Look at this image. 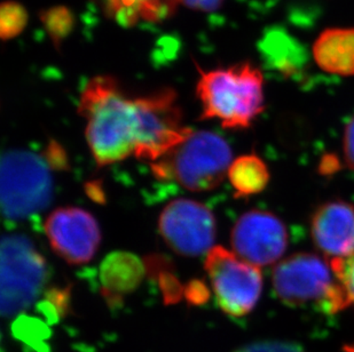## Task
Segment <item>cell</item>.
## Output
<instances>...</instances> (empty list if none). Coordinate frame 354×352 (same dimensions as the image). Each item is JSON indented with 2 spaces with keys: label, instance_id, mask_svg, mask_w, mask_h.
Segmentation results:
<instances>
[{
  "label": "cell",
  "instance_id": "1",
  "mask_svg": "<svg viewBox=\"0 0 354 352\" xmlns=\"http://www.w3.org/2000/svg\"><path fill=\"white\" fill-rule=\"evenodd\" d=\"M78 113L86 120L87 143L99 166L118 163L131 155L154 163L192 133L183 125L172 88L131 97L111 76L87 81Z\"/></svg>",
  "mask_w": 354,
  "mask_h": 352
},
{
  "label": "cell",
  "instance_id": "2",
  "mask_svg": "<svg viewBox=\"0 0 354 352\" xmlns=\"http://www.w3.org/2000/svg\"><path fill=\"white\" fill-rule=\"evenodd\" d=\"M196 93L201 119H218L225 128H248L265 109L264 76L250 62L200 70Z\"/></svg>",
  "mask_w": 354,
  "mask_h": 352
},
{
  "label": "cell",
  "instance_id": "3",
  "mask_svg": "<svg viewBox=\"0 0 354 352\" xmlns=\"http://www.w3.org/2000/svg\"><path fill=\"white\" fill-rule=\"evenodd\" d=\"M231 146L218 134L197 130L151 164L155 176L172 179L185 189L201 193L214 189L227 175Z\"/></svg>",
  "mask_w": 354,
  "mask_h": 352
},
{
  "label": "cell",
  "instance_id": "4",
  "mask_svg": "<svg viewBox=\"0 0 354 352\" xmlns=\"http://www.w3.org/2000/svg\"><path fill=\"white\" fill-rule=\"evenodd\" d=\"M1 210L10 221H24L50 205L53 181L44 157L10 150L1 158Z\"/></svg>",
  "mask_w": 354,
  "mask_h": 352
},
{
  "label": "cell",
  "instance_id": "5",
  "mask_svg": "<svg viewBox=\"0 0 354 352\" xmlns=\"http://www.w3.org/2000/svg\"><path fill=\"white\" fill-rule=\"evenodd\" d=\"M47 278L45 259L24 235H7L1 240V315L24 313L36 301Z\"/></svg>",
  "mask_w": 354,
  "mask_h": 352
},
{
  "label": "cell",
  "instance_id": "6",
  "mask_svg": "<svg viewBox=\"0 0 354 352\" xmlns=\"http://www.w3.org/2000/svg\"><path fill=\"white\" fill-rule=\"evenodd\" d=\"M277 297L288 306L317 304L336 313L337 282L329 260L311 253H296L277 263L272 275Z\"/></svg>",
  "mask_w": 354,
  "mask_h": 352
},
{
  "label": "cell",
  "instance_id": "7",
  "mask_svg": "<svg viewBox=\"0 0 354 352\" xmlns=\"http://www.w3.org/2000/svg\"><path fill=\"white\" fill-rule=\"evenodd\" d=\"M204 268L218 306L226 315L243 317L254 310L263 291V275L258 266L225 247L214 246L207 252Z\"/></svg>",
  "mask_w": 354,
  "mask_h": 352
},
{
  "label": "cell",
  "instance_id": "8",
  "mask_svg": "<svg viewBox=\"0 0 354 352\" xmlns=\"http://www.w3.org/2000/svg\"><path fill=\"white\" fill-rule=\"evenodd\" d=\"M158 229L165 243L180 255L198 256L214 248V214L195 200L171 202L160 213Z\"/></svg>",
  "mask_w": 354,
  "mask_h": 352
},
{
  "label": "cell",
  "instance_id": "9",
  "mask_svg": "<svg viewBox=\"0 0 354 352\" xmlns=\"http://www.w3.org/2000/svg\"><path fill=\"white\" fill-rule=\"evenodd\" d=\"M231 243L235 254L248 263L270 266L280 262L287 249V228L272 213L249 211L233 226Z\"/></svg>",
  "mask_w": 354,
  "mask_h": 352
},
{
  "label": "cell",
  "instance_id": "10",
  "mask_svg": "<svg viewBox=\"0 0 354 352\" xmlns=\"http://www.w3.org/2000/svg\"><path fill=\"white\" fill-rule=\"evenodd\" d=\"M44 229L54 252L71 264L90 262L100 246L97 219L78 207H61L50 213Z\"/></svg>",
  "mask_w": 354,
  "mask_h": 352
},
{
  "label": "cell",
  "instance_id": "11",
  "mask_svg": "<svg viewBox=\"0 0 354 352\" xmlns=\"http://www.w3.org/2000/svg\"><path fill=\"white\" fill-rule=\"evenodd\" d=\"M311 236L315 246L329 261L353 255V205L341 199L320 205L312 215Z\"/></svg>",
  "mask_w": 354,
  "mask_h": 352
},
{
  "label": "cell",
  "instance_id": "12",
  "mask_svg": "<svg viewBox=\"0 0 354 352\" xmlns=\"http://www.w3.org/2000/svg\"><path fill=\"white\" fill-rule=\"evenodd\" d=\"M145 273L146 266L138 256L127 252L111 253L100 266L101 294L109 306H120L124 296L140 285Z\"/></svg>",
  "mask_w": 354,
  "mask_h": 352
},
{
  "label": "cell",
  "instance_id": "13",
  "mask_svg": "<svg viewBox=\"0 0 354 352\" xmlns=\"http://www.w3.org/2000/svg\"><path fill=\"white\" fill-rule=\"evenodd\" d=\"M104 17L120 27L158 23L174 15L183 0H90Z\"/></svg>",
  "mask_w": 354,
  "mask_h": 352
},
{
  "label": "cell",
  "instance_id": "14",
  "mask_svg": "<svg viewBox=\"0 0 354 352\" xmlns=\"http://www.w3.org/2000/svg\"><path fill=\"white\" fill-rule=\"evenodd\" d=\"M317 67L335 76H354V28H329L312 47Z\"/></svg>",
  "mask_w": 354,
  "mask_h": 352
},
{
  "label": "cell",
  "instance_id": "15",
  "mask_svg": "<svg viewBox=\"0 0 354 352\" xmlns=\"http://www.w3.org/2000/svg\"><path fill=\"white\" fill-rule=\"evenodd\" d=\"M259 50L268 67L284 77L297 76L303 72L308 59L301 43L279 28L265 32L259 43Z\"/></svg>",
  "mask_w": 354,
  "mask_h": 352
},
{
  "label": "cell",
  "instance_id": "16",
  "mask_svg": "<svg viewBox=\"0 0 354 352\" xmlns=\"http://www.w3.org/2000/svg\"><path fill=\"white\" fill-rule=\"evenodd\" d=\"M236 198H247L261 193L270 182V170L264 160L256 155H244L233 160L228 170Z\"/></svg>",
  "mask_w": 354,
  "mask_h": 352
},
{
  "label": "cell",
  "instance_id": "17",
  "mask_svg": "<svg viewBox=\"0 0 354 352\" xmlns=\"http://www.w3.org/2000/svg\"><path fill=\"white\" fill-rule=\"evenodd\" d=\"M41 21L47 34L57 48L74 29V14L67 7H52L41 14Z\"/></svg>",
  "mask_w": 354,
  "mask_h": 352
},
{
  "label": "cell",
  "instance_id": "18",
  "mask_svg": "<svg viewBox=\"0 0 354 352\" xmlns=\"http://www.w3.org/2000/svg\"><path fill=\"white\" fill-rule=\"evenodd\" d=\"M337 282L341 311L354 306V254L345 259L329 261Z\"/></svg>",
  "mask_w": 354,
  "mask_h": 352
},
{
  "label": "cell",
  "instance_id": "19",
  "mask_svg": "<svg viewBox=\"0 0 354 352\" xmlns=\"http://www.w3.org/2000/svg\"><path fill=\"white\" fill-rule=\"evenodd\" d=\"M28 24V12L17 1H5L0 7V36L8 40L22 32Z\"/></svg>",
  "mask_w": 354,
  "mask_h": 352
},
{
  "label": "cell",
  "instance_id": "20",
  "mask_svg": "<svg viewBox=\"0 0 354 352\" xmlns=\"http://www.w3.org/2000/svg\"><path fill=\"white\" fill-rule=\"evenodd\" d=\"M234 352H305L299 344L284 341H263L241 346Z\"/></svg>",
  "mask_w": 354,
  "mask_h": 352
},
{
  "label": "cell",
  "instance_id": "21",
  "mask_svg": "<svg viewBox=\"0 0 354 352\" xmlns=\"http://www.w3.org/2000/svg\"><path fill=\"white\" fill-rule=\"evenodd\" d=\"M184 294L188 302L193 306H202L204 303L207 302V300L210 297L209 289L200 280H192L185 287Z\"/></svg>",
  "mask_w": 354,
  "mask_h": 352
},
{
  "label": "cell",
  "instance_id": "22",
  "mask_svg": "<svg viewBox=\"0 0 354 352\" xmlns=\"http://www.w3.org/2000/svg\"><path fill=\"white\" fill-rule=\"evenodd\" d=\"M343 155L346 166L354 170V116L345 126L343 137Z\"/></svg>",
  "mask_w": 354,
  "mask_h": 352
},
{
  "label": "cell",
  "instance_id": "23",
  "mask_svg": "<svg viewBox=\"0 0 354 352\" xmlns=\"http://www.w3.org/2000/svg\"><path fill=\"white\" fill-rule=\"evenodd\" d=\"M44 158L50 166L55 167L59 170H64L67 167L66 153H64V149L61 148L60 144H57V142H50L48 144Z\"/></svg>",
  "mask_w": 354,
  "mask_h": 352
},
{
  "label": "cell",
  "instance_id": "24",
  "mask_svg": "<svg viewBox=\"0 0 354 352\" xmlns=\"http://www.w3.org/2000/svg\"><path fill=\"white\" fill-rule=\"evenodd\" d=\"M225 0H183L188 8L196 10V12H202V13H212L219 10Z\"/></svg>",
  "mask_w": 354,
  "mask_h": 352
},
{
  "label": "cell",
  "instance_id": "25",
  "mask_svg": "<svg viewBox=\"0 0 354 352\" xmlns=\"http://www.w3.org/2000/svg\"><path fill=\"white\" fill-rule=\"evenodd\" d=\"M345 352H354V346H345Z\"/></svg>",
  "mask_w": 354,
  "mask_h": 352
}]
</instances>
